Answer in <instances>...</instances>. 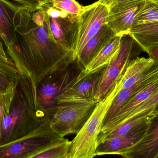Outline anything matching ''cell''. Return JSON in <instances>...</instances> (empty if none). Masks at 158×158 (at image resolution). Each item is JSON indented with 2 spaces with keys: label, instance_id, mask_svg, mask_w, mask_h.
I'll list each match as a JSON object with an SVG mask.
<instances>
[{
  "label": "cell",
  "instance_id": "cell-1",
  "mask_svg": "<svg viewBox=\"0 0 158 158\" xmlns=\"http://www.w3.org/2000/svg\"><path fill=\"white\" fill-rule=\"evenodd\" d=\"M15 42L6 50L19 73L37 84L46 77L65 70L74 62L73 54L58 43L48 28L40 10H20L16 18Z\"/></svg>",
  "mask_w": 158,
  "mask_h": 158
},
{
  "label": "cell",
  "instance_id": "cell-2",
  "mask_svg": "<svg viewBox=\"0 0 158 158\" xmlns=\"http://www.w3.org/2000/svg\"><path fill=\"white\" fill-rule=\"evenodd\" d=\"M43 117L37 107L31 78L19 72L9 112L0 128V145L23 138L38 129Z\"/></svg>",
  "mask_w": 158,
  "mask_h": 158
},
{
  "label": "cell",
  "instance_id": "cell-3",
  "mask_svg": "<svg viewBox=\"0 0 158 158\" xmlns=\"http://www.w3.org/2000/svg\"><path fill=\"white\" fill-rule=\"evenodd\" d=\"M118 91L116 82L105 98L98 101L90 118L71 141L68 158H94L98 147V137L105 117Z\"/></svg>",
  "mask_w": 158,
  "mask_h": 158
},
{
  "label": "cell",
  "instance_id": "cell-4",
  "mask_svg": "<svg viewBox=\"0 0 158 158\" xmlns=\"http://www.w3.org/2000/svg\"><path fill=\"white\" fill-rule=\"evenodd\" d=\"M72 64L65 70L46 77L36 85L37 107L43 118L51 119L58 106L57 98L76 82L82 69L77 63L76 66Z\"/></svg>",
  "mask_w": 158,
  "mask_h": 158
},
{
  "label": "cell",
  "instance_id": "cell-5",
  "mask_svg": "<svg viewBox=\"0 0 158 158\" xmlns=\"http://www.w3.org/2000/svg\"><path fill=\"white\" fill-rule=\"evenodd\" d=\"M65 140L51 129L50 121L43 119L40 126L31 133L0 145V158H29Z\"/></svg>",
  "mask_w": 158,
  "mask_h": 158
},
{
  "label": "cell",
  "instance_id": "cell-6",
  "mask_svg": "<svg viewBox=\"0 0 158 158\" xmlns=\"http://www.w3.org/2000/svg\"><path fill=\"white\" fill-rule=\"evenodd\" d=\"M108 10L98 1L83 6L72 24L70 49L76 61L88 41L106 23Z\"/></svg>",
  "mask_w": 158,
  "mask_h": 158
},
{
  "label": "cell",
  "instance_id": "cell-7",
  "mask_svg": "<svg viewBox=\"0 0 158 158\" xmlns=\"http://www.w3.org/2000/svg\"><path fill=\"white\" fill-rule=\"evenodd\" d=\"M98 101L64 103L57 106L50 121L51 129L62 137L78 134L93 113Z\"/></svg>",
  "mask_w": 158,
  "mask_h": 158
},
{
  "label": "cell",
  "instance_id": "cell-8",
  "mask_svg": "<svg viewBox=\"0 0 158 158\" xmlns=\"http://www.w3.org/2000/svg\"><path fill=\"white\" fill-rule=\"evenodd\" d=\"M142 51L129 34L122 36L119 50L107 66L94 99L99 101L106 97L129 64L139 57Z\"/></svg>",
  "mask_w": 158,
  "mask_h": 158
},
{
  "label": "cell",
  "instance_id": "cell-9",
  "mask_svg": "<svg viewBox=\"0 0 158 158\" xmlns=\"http://www.w3.org/2000/svg\"><path fill=\"white\" fill-rule=\"evenodd\" d=\"M107 66L89 75H85L81 70L75 83L57 98L58 105L89 102L94 99Z\"/></svg>",
  "mask_w": 158,
  "mask_h": 158
},
{
  "label": "cell",
  "instance_id": "cell-10",
  "mask_svg": "<svg viewBox=\"0 0 158 158\" xmlns=\"http://www.w3.org/2000/svg\"><path fill=\"white\" fill-rule=\"evenodd\" d=\"M145 0H127L115 4L108 8L106 25L116 36L128 35L135 16Z\"/></svg>",
  "mask_w": 158,
  "mask_h": 158
},
{
  "label": "cell",
  "instance_id": "cell-11",
  "mask_svg": "<svg viewBox=\"0 0 158 158\" xmlns=\"http://www.w3.org/2000/svg\"><path fill=\"white\" fill-rule=\"evenodd\" d=\"M40 10L43 12L45 23L55 40L65 48L71 50V28L76 16L53 7L51 2L44 5Z\"/></svg>",
  "mask_w": 158,
  "mask_h": 158
},
{
  "label": "cell",
  "instance_id": "cell-12",
  "mask_svg": "<svg viewBox=\"0 0 158 158\" xmlns=\"http://www.w3.org/2000/svg\"><path fill=\"white\" fill-rule=\"evenodd\" d=\"M149 121L137 125L123 135L103 141L98 146L95 155H120L143 138Z\"/></svg>",
  "mask_w": 158,
  "mask_h": 158
},
{
  "label": "cell",
  "instance_id": "cell-13",
  "mask_svg": "<svg viewBox=\"0 0 158 158\" xmlns=\"http://www.w3.org/2000/svg\"><path fill=\"white\" fill-rule=\"evenodd\" d=\"M119 156L124 158H156L158 156V114L149 121L143 138Z\"/></svg>",
  "mask_w": 158,
  "mask_h": 158
},
{
  "label": "cell",
  "instance_id": "cell-14",
  "mask_svg": "<svg viewBox=\"0 0 158 158\" xmlns=\"http://www.w3.org/2000/svg\"><path fill=\"white\" fill-rule=\"evenodd\" d=\"M158 78V62L155 64L150 69L132 86L120 91L112 101L103 121V125L110 121L118 114L121 109L136 93Z\"/></svg>",
  "mask_w": 158,
  "mask_h": 158
},
{
  "label": "cell",
  "instance_id": "cell-15",
  "mask_svg": "<svg viewBox=\"0 0 158 158\" xmlns=\"http://www.w3.org/2000/svg\"><path fill=\"white\" fill-rule=\"evenodd\" d=\"M114 32L106 25H104L99 31L85 44L76 62L83 70L95 57L100 51L115 37Z\"/></svg>",
  "mask_w": 158,
  "mask_h": 158
},
{
  "label": "cell",
  "instance_id": "cell-16",
  "mask_svg": "<svg viewBox=\"0 0 158 158\" xmlns=\"http://www.w3.org/2000/svg\"><path fill=\"white\" fill-rule=\"evenodd\" d=\"M155 63L149 57H138L132 60L117 81L118 92L132 86L143 77Z\"/></svg>",
  "mask_w": 158,
  "mask_h": 158
},
{
  "label": "cell",
  "instance_id": "cell-17",
  "mask_svg": "<svg viewBox=\"0 0 158 158\" xmlns=\"http://www.w3.org/2000/svg\"><path fill=\"white\" fill-rule=\"evenodd\" d=\"M18 13L4 1L0 0V40L6 51L15 42L16 18Z\"/></svg>",
  "mask_w": 158,
  "mask_h": 158
},
{
  "label": "cell",
  "instance_id": "cell-18",
  "mask_svg": "<svg viewBox=\"0 0 158 158\" xmlns=\"http://www.w3.org/2000/svg\"><path fill=\"white\" fill-rule=\"evenodd\" d=\"M129 35L148 53L158 47V22L132 26Z\"/></svg>",
  "mask_w": 158,
  "mask_h": 158
},
{
  "label": "cell",
  "instance_id": "cell-19",
  "mask_svg": "<svg viewBox=\"0 0 158 158\" xmlns=\"http://www.w3.org/2000/svg\"><path fill=\"white\" fill-rule=\"evenodd\" d=\"M122 37L115 36L83 69L84 74H92L107 66L119 50Z\"/></svg>",
  "mask_w": 158,
  "mask_h": 158
},
{
  "label": "cell",
  "instance_id": "cell-20",
  "mask_svg": "<svg viewBox=\"0 0 158 158\" xmlns=\"http://www.w3.org/2000/svg\"><path fill=\"white\" fill-rule=\"evenodd\" d=\"M19 77V71L12 60L0 55V94L13 91Z\"/></svg>",
  "mask_w": 158,
  "mask_h": 158
},
{
  "label": "cell",
  "instance_id": "cell-21",
  "mask_svg": "<svg viewBox=\"0 0 158 158\" xmlns=\"http://www.w3.org/2000/svg\"><path fill=\"white\" fill-rule=\"evenodd\" d=\"M156 115V113L152 109L148 110L139 113L127 120L110 132L104 137L102 143L107 139H111L126 133L137 125L150 120Z\"/></svg>",
  "mask_w": 158,
  "mask_h": 158
},
{
  "label": "cell",
  "instance_id": "cell-22",
  "mask_svg": "<svg viewBox=\"0 0 158 158\" xmlns=\"http://www.w3.org/2000/svg\"><path fill=\"white\" fill-rule=\"evenodd\" d=\"M157 22L158 2L152 0H145L135 16L132 26Z\"/></svg>",
  "mask_w": 158,
  "mask_h": 158
},
{
  "label": "cell",
  "instance_id": "cell-23",
  "mask_svg": "<svg viewBox=\"0 0 158 158\" xmlns=\"http://www.w3.org/2000/svg\"><path fill=\"white\" fill-rule=\"evenodd\" d=\"M70 144L71 142L66 139L29 158H68Z\"/></svg>",
  "mask_w": 158,
  "mask_h": 158
},
{
  "label": "cell",
  "instance_id": "cell-24",
  "mask_svg": "<svg viewBox=\"0 0 158 158\" xmlns=\"http://www.w3.org/2000/svg\"><path fill=\"white\" fill-rule=\"evenodd\" d=\"M16 12L26 10L31 13L40 10L46 4L52 0H3Z\"/></svg>",
  "mask_w": 158,
  "mask_h": 158
},
{
  "label": "cell",
  "instance_id": "cell-25",
  "mask_svg": "<svg viewBox=\"0 0 158 158\" xmlns=\"http://www.w3.org/2000/svg\"><path fill=\"white\" fill-rule=\"evenodd\" d=\"M150 109L153 110L156 113L157 115H158V90L156 93H154L148 99L131 110V112L127 115L124 122L141 112Z\"/></svg>",
  "mask_w": 158,
  "mask_h": 158
},
{
  "label": "cell",
  "instance_id": "cell-26",
  "mask_svg": "<svg viewBox=\"0 0 158 158\" xmlns=\"http://www.w3.org/2000/svg\"><path fill=\"white\" fill-rule=\"evenodd\" d=\"M51 3L53 7L71 15H78L83 8L76 0H52Z\"/></svg>",
  "mask_w": 158,
  "mask_h": 158
},
{
  "label": "cell",
  "instance_id": "cell-27",
  "mask_svg": "<svg viewBox=\"0 0 158 158\" xmlns=\"http://www.w3.org/2000/svg\"><path fill=\"white\" fill-rule=\"evenodd\" d=\"M15 90V89L13 91L5 94H0V128L3 119L9 112Z\"/></svg>",
  "mask_w": 158,
  "mask_h": 158
},
{
  "label": "cell",
  "instance_id": "cell-28",
  "mask_svg": "<svg viewBox=\"0 0 158 158\" xmlns=\"http://www.w3.org/2000/svg\"><path fill=\"white\" fill-rule=\"evenodd\" d=\"M125 1H127V0H99L98 2L103 5L106 6L107 8H108L115 4Z\"/></svg>",
  "mask_w": 158,
  "mask_h": 158
},
{
  "label": "cell",
  "instance_id": "cell-29",
  "mask_svg": "<svg viewBox=\"0 0 158 158\" xmlns=\"http://www.w3.org/2000/svg\"><path fill=\"white\" fill-rule=\"evenodd\" d=\"M149 58L155 62H158V47H156L149 51L148 53Z\"/></svg>",
  "mask_w": 158,
  "mask_h": 158
},
{
  "label": "cell",
  "instance_id": "cell-30",
  "mask_svg": "<svg viewBox=\"0 0 158 158\" xmlns=\"http://www.w3.org/2000/svg\"><path fill=\"white\" fill-rule=\"evenodd\" d=\"M0 55L2 56L5 58H9L6 51L5 48L1 40H0Z\"/></svg>",
  "mask_w": 158,
  "mask_h": 158
},
{
  "label": "cell",
  "instance_id": "cell-31",
  "mask_svg": "<svg viewBox=\"0 0 158 158\" xmlns=\"http://www.w3.org/2000/svg\"><path fill=\"white\" fill-rule=\"evenodd\" d=\"M152 1H155V2H158V0H152Z\"/></svg>",
  "mask_w": 158,
  "mask_h": 158
},
{
  "label": "cell",
  "instance_id": "cell-32",
  "mask_svg": "<svg viewBox=\"0 0 158 158\" xmlns=\"http://www.w3.org/2000/svg\"><path fill=\"white\" fill-rule=\"evenodd\" d=\"M156 158H158V156Z\"/></svg>",
  "mask_w": 158,
  "mask_h": 158
}]
</instances>
